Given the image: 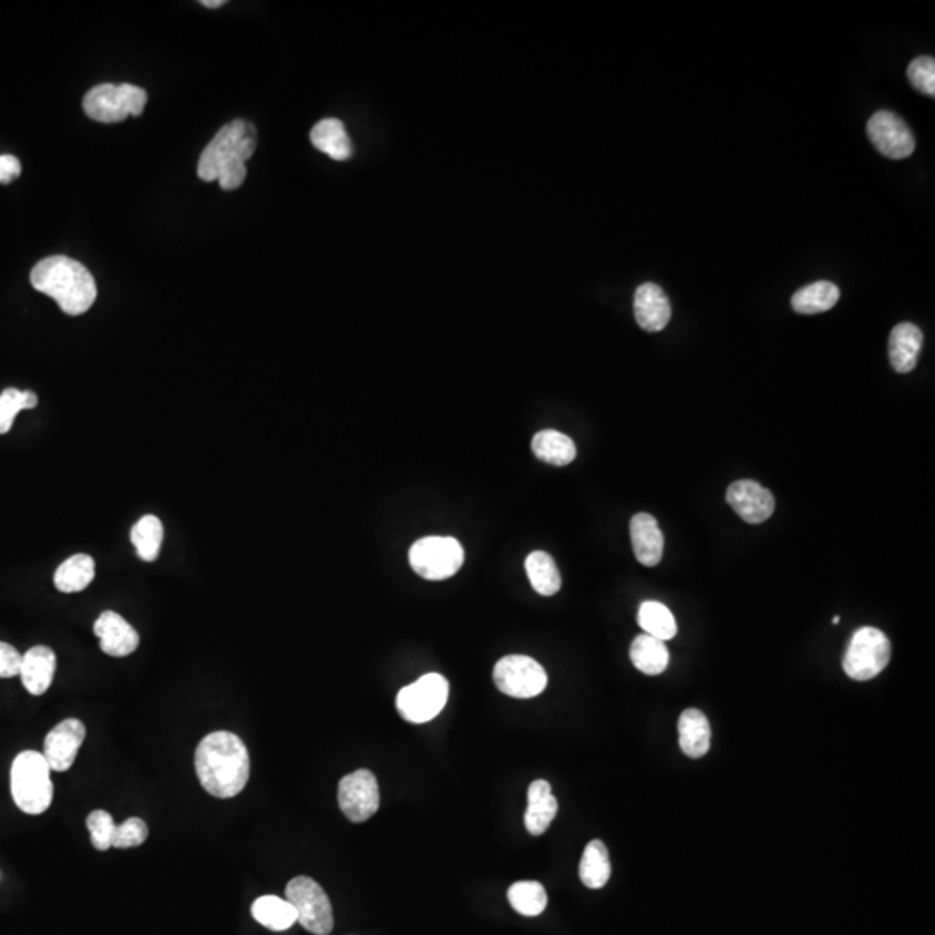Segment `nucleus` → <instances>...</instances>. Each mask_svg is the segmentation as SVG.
Listing matches in <instances>:
<instances>
[{
	"instance_id": "4c0bfd02",
	"label": "nucleus",
	"mask_w": 935,
	"mask_h": 935,
	"mask_svg": "<svg viewBox=\"0 0 935 935\" xmlns=\"http://www.w3.org/2000/svg\"><path fill=\"white\" fill-rule=\"evenodd\" d=\"M20 175V160L12 155H0V184L14 183Z\"/></svg>"
},
{
	"instance_id": "4468645a",
	"label": "nucleus",
	"mask_w": 935,
	"mask_h": 935,
	"mask_svg": "<svg viewBox=\"0 0 935 935\" xmlns=\"http://www.w3.org/2000/svg\"><path fill=\"white\" fill-rule=\"evenodd\" d=\"M726 501L733 507V512L746 520L747 524H762L773 515L774 497L768 489L762 487L756 480H738L726 492Z\"/></svg>"
},
{
	"instance_id": "5701e85b",
	"label": "nucleus",
	"mask_w": 935,
	"mask_h": 935,
	"mask_svg": "<svg viewBox=\"0 0 935 935\" xmlns=\"http://www.w3.org/2000/svg\"><path fill=\"white\" fill-rule=\"evenodd\" d=\"M532 452L537 460L553 466H567L577 456L574 440L556 430H543L532 439Z\"/></svg>"
},
{
	"instance_id": "a211bd4d",
	"label": "nucleus",
	"mask_w": 935,
	"mask_h": 935,
	"mask_svg": "<svg viewBox=\"0 0 935 935\" xmlns=\"http://www.w3.org/2000/svg\"><path fill=\"white\" fill-rule=\"evenodd\" d=\"M630 541L636 559L645 567H655L662 559L664 534L648 513H638L630 520Z\"/></svg>"
},
{
	"instance_id": "c85d7f7f",
	"label": "nucleus",
	"mask_w": 935,
	"mask_h": 935,
	"mask_svg": "<svg viewBox=\"0 0 935 935\" xmlns=\"http://www.w3.org/2000/svg\"><path fill=\"white\" fill-rule=\"evenodd\" d=\"M525 571L534 590L541 596H553L562 587V575L556 567L552 555L544 552H534L525 559Z\"/></svg>"
},
{
	"instance_id": "6ab92c4d",
	"label": "nucleus",
	"mask_w": 935,
	"mask_h": 935,
	"mask_svg": "<svg viewBox=\"0 0 935 935\" xmlns=\"http://www.w3.org/2000/svg\"><path fill=\"white\" fill-rule=\"evenodd\" d=\"M922 347H924V333L918 326L912 322L897 325L892 329L891 338H888V357H891L892 368L903 374L913 371L918 362Z\"/></svg>"
},
{
	"instance_id": "2eb2a0df",
	"label": "nucleus",
	"mask_w": 935,
	"mask_h": 935,
	"mask_svg": "<svg viewBox=\"0 0 935 935\" xmlns=\"http://www.w3.org/2000/svg\"><path fill=\"white\" fill-rule=\"evenodd\" d=\"M94 635L100 638L101 650L110 657H127L137 650L141 641L140 633L112 610L103 612L95 620Z\"/></svg>"
},
{
	"instance_id": "412c9836",
	"label": "nucleus",
	"mask_w": 935,
	"mask_h": 935,
	"mask_svg": "<svg viewBox=\"0 0 935 935\" xmlns=\"http://www.w3.org/2000/svg\"><path fill=\"white\" fill-rule=\"evenodd\" d=\"M679 747L685 756L700 759L710 750V722L698 709H686L678 721Z\"/></svg>"
},
{
	"instance_id": "4be33fe9",
	"label": "nucleus",
	"mask_w": 935,
	"mask_h": 935,
	"mask_svg": "<svg viewBox=\"0 0 935 935\" xmlns=\"http://www.w3.org/2000/svg\"><path fill=\"white\" fill-rule=\"evenodd\" d=\"M310 143L329 158L346 162L352 156L353 147L346 125L338 119H325L310 131Z\"/></svg>"
},
{
	"instance_id": "bb28decb",
	"label": "nucleus",
	"mask_w": 935,
	"mask_h": 935,
	"mask_svg": "<svg viewBox=\"0 0 935 935\" xmlns=\"http://www.w3.org/2000/svg\"><path fill=\"white\" fill-rule=\"evenodd\" d=\"M612 875L610 854L602 841H590L584 849L580 860L579 876L589 888H602L608 884Z\"/></svg>"
},
{
	"instance_id": "7ed1b4c3",
	"label": "nucleus",
	"mask_w": 935,
	"mask_h": 935,
	"mask_svg": "<svg viewBox=\"0 0 935 935\" xmlns=\"http://www.w3.org/2000/svg\"><path fill=\"white\" fill-rule=\"evenodd\" d=\"M30 281L37 291L56 300L68 316H82L97 298V286L91 270L64 255L40 260L30 274Z\"/></svg>"
},
{
	"instance_id": "0eeeda50",
	"label": "nucleus",
	"mask_w": 935,
	"mask_h": 935,
	"mask_svg": "<svg viewBox=\"0 0 935 935\" xmlns=\"http://www.w3.org/2000/svg\"><path fill=\"white\" fill-rule=\"evenodd\" d=\"M891 641L875 627H861L845 650L842 667L854 681L876 678L891 662Z\"/></svg>"
},
{
	"instance_id": "e433bc0d",
	"label": "nucleus",
	"mask_w": 935,
	"mask_h": 935,
	"mask_svg": "<svg viewBox=\"0 0 935 935\" xmlns=\"http://www.w3.org/2000/svg\"><path fill=\"white\" fill-rule=\"evenodd\" d=\"M21 658L23 655L14 646L0 641V678L9 679L20 676Z\"/></svg>"
},
{
	"instance_id": "f3484780",
	"label": "nucleus",
	"mask_w": 935,
	"mask_h": 935,
	"mask_svg": "<svg viewBox=\"0 0 935 935\" xmlns=\"http://www.w3.org/2000/svg\"><path fill=\"white\" fill-rule=\"evenodd\" d=\"M56 654L49 646H33L21 658L20 676L30 695H44L56 672Z\"/></svg>"
},
{
	"instance_id": "cd10ccee",
	"label": "nucleus",
	"mask_w": 935,
	"mask_h": 935,
	"mask_svg": "<svg viewBox=\"0 0 935 935\" xmlns=\"http://www.w3.org/2000/svg\"><path fill=\"white\" fill-rule=\"evenodd\" d=\"M839 298L841 290L833 282L818 281L797 291L792 297V307L797 314L813 316L833 309Z\"/></svg>"
},
{
	"instance_id": "ddd939ff",
	"label": "nucleus",
	"mask_w": 935,
	"mask_h": 935,
	"mask_svg": "<svg viewBox=\"0 0 935 935\" xmlns=\"http://www.w3.org/2000/svg\"><path fill=\"white\" fill-rule=\"evenodd\" d=\"M85 734L84 722L79 719H64L54 730L49 731L44 741V758L52 771L64 773L72 768Z\"/></svg>"
},
{
	"instance_id": "473e14b6",
	"label": "nucleus",
	"mask_w": 935,
	"mask_h": 935,
	"mask_svg": "<svg viewBox=\"0 0 935 935\" xmlns=\"http://www.w3.org/2000/svg\"><path fill=\"white\" fill-rule=\"evenodd\" d=\"M39 397L32 390L6 389L0 393V435L11 432L12 424L23 409H33Z\"/></svg>"
},
{
	"instance_id": "f03ea898",
	"label": "nucleus",
	"mask_w": 935,
	"mask_h": 935,
	"mask_svg": "<svg viewBox=\"0 0 935 935\" xmlns=\"http://www.w3.org/2000/svg\"><path fill=\"white\" fill-rule=\"evenodd\" d=\"M257 150V129L246 120H233L215 134L203 150L198 177L205 183L217 181L224 191L238 189L246 181V162Z\"/></svg>"
},
{
	"instance_id": "c756f323",
	"label": "nucleus",
	"mask_w": 935,
	"mask_h": 935,
	"mask_svg": "<svg viewBox=\"0 0 935 935\" xmlns=\"http://www.w3.org/2000/svg\"><path fill=\"white\" fill-rule=\"evenodd\" d=\"M638 623L645 635L654 636L660 641H669L678 633V624L672 612L658 602H645L638 612Z\"/></svg>"
},
{
	"instance_id": "9b49d317",
	"label": "nucleus",
	"mask_w": 935,
	"mask_h": 935,
	"mask_svg": "<svg viewBox=\"0 0 935 935\" xmlns=\"http://www.w3.org/2000/svg\"><path fill=\"white\" fill-rule=\"evenodd\" d=\"M338 805L353 823H364L380 809V787L369 769H357L341 778L338 785Z\"/></svg>"
},
{
	"instance_id": "dca6fc26",
	"label": "nucleus",
	"mask_w": 935,
	"mask_h": 935,
	"mask_svg": "<svg viewBox=\"0 0 935 935\" xmlns=\"http://www.w3.org/2000/svg\"><path fill=\"white\" fill-rule=\"evenodd\" d=\"M670 301L655 282H645L635 294V318L648 333L662 331L670 321Z\"/></svg>"
},
{
	"instance_id": "6e6552de",
	"label": "nucleus",
	"mask_w": 935,
	"mask_h": 935,
	"mask_svg": "<svg viewBox=\"0 0 935 935\" xmlns=\"http://www.w3.org/2000/svg\"><path fill=\"white\" fill-rule=\"evenodd\" d=\"M449 698V682L440 674H424L397 695V712L412 725L432 721L444 710Z\"/></svg>"
},
{
	"instance_id": "72a5a7b5",
	"label": "nucleus",
	"mask_w": 935,
	"mask_h": 935,
	"mask_svg": "<svg viewBox=\"0 0 935 935\" xmlns=\"http://www.w3.org/2000/svg\"><path fill=\"white\" fill-rule=\"evenodd\" d=\"M88 829L91 833L92 845L97 851H107L113 847L116 824L113 816L106 811H94L88 816Z\"/></svg>"
},
{
	"instance_id": "58836bf2",
	"label": "nucleus",
	"mask_w": 935,
	"mask_h": 935,
	"mask_svg": "<svg viewBox=\"0 0 935 935\" xmlns=\"http://www.w3.org/2000/svg\"><path fill=\"white\" fill-rule=\"evenodd\" d=\"M202 4L208 9H217L220 8V6L226 4V2H224V0H203Z\"/></svg>"
},
{
	"instance_id": "393cba45",
	"label": "nucleus",
	"mask_w": 935,
	"mask_h": 935,
	"mask_svg": "<svg viewBox=\"0 0 935 935\" xmlns=\"http://www.w3.org/2000/svg\"><path fill=\"white\" fill-rule=\"evenodd\" d=\"M95 563L94 558L84 553L70 556L64 559L58 567L54 574V586L61 593H80V590L88 589L94 580Z\"/></svg>"
},
{
	"instance_id": "7c9ffc66",
	"label": "nucleus",
	"mask_w": 935,
	"mask_h": 935,
	"mask_svg": "<svg viewBox=\"0 0 935 935\" xmlns=\"http://www.w3.org/2000/svg\"><path fill=\"white\" fill-rule=\"evenodd\" d=\"M163 524L158 516L146 515L132 527L131 541L143 562H155L163 544Z\"/></svg>"
},
{
	"instance_id": "39448f33",
	"label": "nucleus",
	"mask_w": 935,
	"mask_h": 935,
	"mask_svg": "<svg viewBox=\"0 0 935 935\" xmlns=\"http://www.w3.org/2000/svg\"><path fill=\"white\" fill-rule=\"evenodd\" d=\"M146 103V91L137 85L103 84L85 94L84 112L95 122L119 123L129 116H140Z\"/></svg>"
},
{
	"instance_id": "f704fd0d",
	"label": "nucleus",
	"mask_w": 935,
	"mask_h": 935,
	"mask_svg": "<svg viewBox=\"0 0 935 935\" xmlns=\"http://www.w3.org/2000/svg\"><path fill=\"white\" fill-rule=\"evenodd\" d=\"M907 79L916 91L935 95V60L931 56H919L907 66Z\"/></svg>"
},
{
	"instance_id": "a878e982",
	"label": "nucleus",
	"mask_w": 935,
	"mask_h": 935,
	"mask_svg": "<svg viewBox=\"0 0 935 935\" xmlns=\"http://www.w3.org/2000/svg\"><path fill=\"white\" fill-rule=\"evenodd\" d=\"M251 916L258 924L274 932L288 931L298 922L294 904L278 896L258 897L251 904Z\"/></svg>"
},
{
	"instance_id": "9d476101",
	"label": "nucleus",
	"mask_w": 935,
	"mask_h": 935,
	"mask_svg": "<svg viewBox=\"0 0 935 935\" xmlns=\"http://www.w3.org/2000/svg\"><path fill=\"white\" fill-rule=\"evenodd\" d=\"M494 682L507 697L534 698L546 690L547 674L534 658L507 655L494 667Z\"/></svg>"
},
{
	"instance_id": "1a4fd4ad",
	"label": "nucleus",
	"mask_w": 935,
	"mask_h": 935,
	"mask_svg": "<svg viewBox=\"0 0 935 935\" xmlns=\"http://www.w3.org/2000/svg\"><path fill=\"white\" fill-rule=\"evenodd\" d=\"M286 900L294 904L298 922L310 934L328 935L333 931V907L325 888L310 876H295L286 885Z\"/></svg>"
},
{
	"instance_id": "c9c22d12",
	"label": "nucleus",
	"mask_w": 935,
	"mask_h": 935,
	"mask_svg": "<svg viewBox=\"0 0 935 935\" xmlns=\"http://www.w3.org/2000/svg\"><path fill=\"white\" fill-rule=\"evenodd\" d=\"M147 835H150V832H147L146 821L141 820V818H131V820L123 821L122 824L116 826L113 847H140L146 842Z\"/></svg>"
},
{
	"instance_id": "20e7f679",
	"label": "nucleus",
	"mask_w": 935,
	"mask_h": 935,
	"mask_svg": "<svg viewBox=\"0 0 935 935\" xmlns=\"http://www.w3.org/2000/svg\"><path fill=\"white\" fill-rule=\"evenodd\" d=\"M51 771L44 753L35 750H24L12 762V799L23 813L39 816L51 808L54 795Z\"/></svg>"
},
{
	"instance_id": "f8f14e48",
	"label": "nucleus",
	"mask_w": 935,
	"mask_h": 935,
	"mask_svg": "<svg viewBox=\"0 0 935 935\" xmlns=\"http://www.w3.org/2000/svg\"><path fill=\"white\" fill-rule=\"evenodd\" d=\"M866 131L876 151L887 158L904 160L915 151V135L896 113L876 112Z\"/></svg>"
},
{
	"instance_id": "2f4dec72",
	"label": "nucleus",
	"mask_w": 935,
	"mask_h": 935,
	"mask_svg": "<svg viewBox=\"0 0 935 935\" xmlns=\"http://www.w3.org/2000/svg\"><path fill=\"white\" fill-rule=\"evenodd\" d=\"M507 900L513 910L524 916L541 915L547 906L546 888L540 882L531 880L513 884L507 891Z\"/></svg>"
},
{
	"instance_id": "f257e3e1",
	"label": "nucleus",
	"mask_w": 935,
	"mask_h": 935,
	"mask_svg": "<svg viewBox=\"0 0 935 935\" xmlns=\"http://www.w3.org/2000/svg\"><path fill=\"white\" fill-rule=\"evenodd\" d=\"M195 768L206 792L217 799H233L250 780V753L238 734L214 731L199 741Z\"/></svg>"
},
{
	"instance_id": "aec40b11",
	"label": "nucleus",
	"mask_w": 935,
	"mask_h": 935,
	"mask_svg": "<svg viewBox=\"0 0 935 935\" xmlns=\"http://www.w3.org/2000/svg\"><path fill=\"white\" fill-rule=\"evenodd\" d=\"M528 805L525 811V829L531 835L540 836L549 829L558 813V801L546 780H535L528 787Z\"/></svg>"
},
{
	"instance_id": "423d86ee",
	"label": "nucleus",
	"mask_w": 935,
	"mask_h": 935,
	"mask_svg": "<svg viewBox=\"0 0 935 935\" xmlns=\"http://www.w3.org/2000/svg\"><path fill=\"white\" fill-rule=\"evenodd\" d=\"M464 552L454 537L430 535L417 541L409 549L412 571L427 580H444L463 567Z\"/></svg>"
},
{
	"instance_id": "b1692460",
	"label": "nucleus",
	"mask_w": 935,
	"mask_h": 935,
	"mask_svg": "<svg viewBox=\"0 0 935 935\" xmlns=\"http://www.w3.org/2000/svg\"><path fill=\"white\" fill-rule=\"evenodd\" d=\"M630 662L646 676H658L669 667V650L666 643L654 636L641 635L630 645Z\"/></svg>"
},
{
	"instance_id": "ea45409f",
	"label": "nucleus",
	"mask_w": 935,
	"mask_h": 935,
	"mask_svg": "<svg viewBox=\"0 0 935 935\" xmlns=\"http://www.w3.org/2000/svg\"><path fill=\"white\" fill-rule=\"evenodd\" d=\"M839 623H841V617H839V615H836V617L833 618V624H835V626H836V624H839Z\"/></svg>"
}]
</instances>
